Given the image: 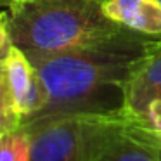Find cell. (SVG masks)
<instances>
[{
  "mask_svg": "<svg viewBox=\"0 0 161 161\" xmlns=\"http://www.w3.org/2000/svg\"><path fill=\"white\" fill-rule=\"evenodd\" d=\"M0 161H31V139L25 130L5 132L0 137Z\"/></svg>",
  "mask_w": 161,
  "mask_h": 161,
  "instance_id": "52a82bcc",
  "label": "cell"
},
{
  "mask_svg": "<svg viewBox=\"0 0 161 161\" xmlns=\"http://www.w3.org/2000/svg\"><path fill=\"white\" fill-rule=\"evenodd\" d=\"M133 116L69 114L25 128L31 139V161H90L94 154Z\"/></svg>",
  "mask_w": 161,
  "mask_h": 161,
  "instance_id": "3957f363",
  "label": "cell"
},
{
  "mask_svg": "<svg viewBox=\"0 0 161 161\" xmlns=\"http://www.w3.org/2000/svg\"><path fill=\"white\" fill-rule=\"evenodd\" d=\"M90 161H161L158 133L142 119L116 132Z\"/></svg>",
  "mask_w": 161,
  "mask_h": 161,
  "instance_id": "277c9868",
  "label": "cell"
},
{
  "mask_svg": "<svg viewBox=\"0 0 161 161\" xmlns=\"http://www.w3.org/2000/svg\"><path fill=\"white\" fill-rule=\"evenodd\" d=\"M154 101H161V47L147 57L130 81L126 90V113L144 121L147 108Z\"/></svg>",
  "mask_w": 161,
  "mask_h": 161,
  "instance_id": "8992f818",
  "label": "cell"
},
{
  "mask_svg": "<svg viewBox=\"0 0 161 161\" xmlns=\"http://www.w3.org/2000/svg\"><path fill=\"white\" fill-rule=\"evenodd\" d=\"M161 36L125 26L108 36L35 63L47 92L43 109L19 130L69 114L126 113V90Z\"/></svg>",
  "mask_w": 161,
  "mask_h": 161,
  "instance_id": "6da1fadb",
  "label": "cell"
},
{
  "mask_svg": "<svg viewBox=\"0 0 161 161\" xmlns=\"http://www.w3.org/2000/svg\"><path fill=\"white\" fill-rule=\"evenodd\" d=\"M104 0H14L2 21L33 64L118 31Z\"/></svg>",
  "mask_w": 161,
  "mask_h": 161,
  "instance_id": "7a4b0ae2",
  "label": "cell"
},
{
  "mask_svg": "<svg viewBox=\"0 0 161 161\" xmlns=\"http://www.w3.org/2000/svg\"><path fill=\"white\" fill-rule=\"evenodd\" d=\"M102 9L116 25L161 36V0H104Z\"/></svg>",
  "mask_w": 161,
  "mask_h": 161,
  "instance_id": "5b68a950",
  "label": "cell"
}]
</instances>
